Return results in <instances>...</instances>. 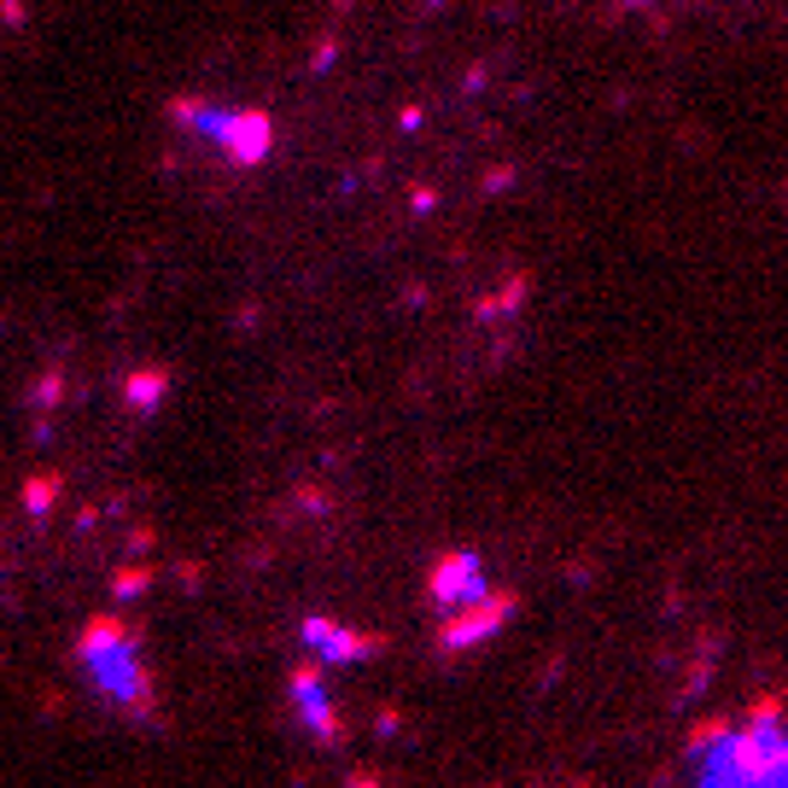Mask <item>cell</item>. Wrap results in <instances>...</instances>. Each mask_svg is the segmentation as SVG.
Here are the masks:
<instances>
[{
    "instance_id": "cell-1",
    "label": "cell",
    "mask_w": 788,
    "mask_h": 788,
    "mask_svg": "<svg viewBox=\"0 0 788 788\" xmlns=\"http://www.w3.org/2000/svg\"><path fill=\"white\" fill-rule=\"evenodd\" d=\"M169 117H176L181 129L204 134V141L239 169H257L269 152H275V124H269V111H222V106H204V99H169Z\"/></svg>"
},
{
    "instance_id": "cell-2",
    "label": "cell",
    "mask_w": 788,
    "mask_h": 788,
    "mask_svg": "<svg viewBox=\"0 0 788 788\" xmlns=\"http://www.w3.org/2000/svg\"><path fill=\"white\" fill-rule=\"evenodd\" d=\"M707 788H788V730H736L713 748Z\"/></svg>"
},
{
    "instance_id": "cell-3",
    "label": "cell",
    "mask_w": 788,
    "mask_h": 788,
    "mask_svg": "<svg viewBox=\"0 0 788 788\" xmlns=\"http://www.w3.org/2000/svg\"><path fill=\"white\" fill-rule=\"evenodd\" d=\"M77 672L89 678V690H94L99 701H111L124 718H152V713H158V690H152V666H146L141 631H134L129 643L106 648V655L77 660Z\"/></svg>"
},
{
    "instance_id": "cell-4",
    "label": "cell",
    "mask_w": 788,
    "mask_h": 788,
    "mask_svg": "<svg viewBox=\"0 0 788 788\" xmlns=\"http://www.w3.org/2000/svg\"><path fill=\"white\" fill-rule=\"evenodd\" d=\"M514 613H520V590H479L468 596V602H456L450 608V620L438 625V648L444 655H468V648H479L485 637H496Z\"/></svg>"
},
{
    "instance_id": "cell-5",
    "label": "cell",
    "mask_w": 788,
    "mask_h": 788,
    "mask_svg": "<svg viewBox=\"0 0 788 788\" xmlns=\"http://www.w3.org/2000/svg\"><path fill=\"white\" fill-rule=\"evenodd\" d=\"M304 648L321 660V666H363L374 655H386V631H351V625H339L328 620V613H310L304 620Z\"/></svg>"
},
{
    "instance_id": "cell-6",
    "label": "cell",
    "mask_w": 788,
    "mask_h": 788,
    "mask_svg": "<svg viewBox=\"0 0 788 788\" xmlns=\"http://www.w3.org/2000/svg\"><path fill=\"white\" fill-rule=\"evenodd\" d=\"M485 590V567H479L473 550H450L433 561V573H426V602L433 608H456L468 602V596Z\"/></svg>"
},
{
    "instance_id": "cell-7",
    "label": "cell",
    "mask_w": 788,
    "mask_h": 788,
    "mask_svg": "<svg viewBox=\"0 0 788 788\" xmlns=\"http://www.w3.org/2000/svg\"><path fill=\"white\" fill-rule=\"evenodd\" d=\"M134 620H124V613H94L89 625L77 631V643H71V660H89V655H106V648H117V643H129L134 637Z\"/></svg>"
},
{
    "instance_id": "cell-8",
    "label": "cell",
    "mask_w": 788,
    "mask_h": 788,
    "mask_svg": "<svg viewBox=\"0 0 788 788\" xmlns=\"http://www.w3.org/2000/svg\"><path fill=\"white\" fill-rule=\"evenodd\" d=\"M293 707H298V725L316 736L321 748H339L345 742V718H339V707L328 701V690H310V695H293Z\"/></svg>"
},
{
    "instance_id": "cell-9",
    "label": "cell",
    "mask_w": 788,
    "mask_h": 788,
    "mask_svg": "<svg viewBox=\"0 0 788 788\" xmlns=\"http://www.w3.org/2000/svg\"><path fill=\"white\" fill-rule=\"evenodd\" d=\"M164 391H169V374H164V368H134L129 380H124L129 415H152V409L164 403Z\"/></svg>"
},
{
    "instance_id": "cell-10",
    "label": "cell",
    "mask_w": 788,
    "mask_h": 788,
    "mask_svg": "<svg viewBox=\"0 0 788 788\" xmlns=\"http://www.w3.org/2000/svg\"><path fill=\"white\" fill-rule=\"evenodd\" d=\"M152 590V561H124V567L111 573V596L117 602H141Z\"/></svg>"
},
{
    "instance_id": "cell-11",
    "label": "cell",
    "mask_w": 788,
    "mask_h": 788,
    "mask_svg": "<svg viewBox=\"0 0 788 788\" xmlns=\"http://www.w3.org/2000/svg\"><path fill=\"white\" fill-rule=\"evenodd\" d=\"M725 736H730V718L725 713H701L695 725H690V736H683V753H713Z\"/></svg>"
},
{
    "instance_id": "cell-12",
    "label": "cell",
    "mask_w": 788,
    "mask_h": 788,
    "mask_svg": "<svg viewBox=\"0 0 788 788\" xmlns=\"http://www.w3.org/2000/svg\"><path fill=\"white\" fill-rule=\"evenodd\" d=\"M59 491H64V479L59 473H30V485H24V508L30 514H47L59 503Z\"/></svg>"
},
{
    "instance_id": "cell-13",
    "label": "cell",
    "mask_w": 788,
    "mask_h": 788,
    "mask_svg": "<svg viewBox=\"0 0 788 788\" xmlns=\"http://www.w3.org/2000/svg\"><path fill=\"white\" fill-rule=\"evenodd\" d=\"M777 725H783V695H760V701H748L742 730H777Z\"/></svg>"
},
{
    "instance_id": "cell-14",
    "label": "cell",
    "mask_w": 788,
    "mask_h": 788,
    "mask_svg": "<svg viewBox=\"0 0 788 788\" xmlns=\"http://www.w3.org/2000/svg\"><path fill=\"white\" fill-rule=\"evenodd\" d=\"M321 678H328V666H321L316 655L298 660L293 672H286V695H310V690H321Z\"/></svg>"
},
{
    "instance_id": "cell-15",
    "label": "cell",
    "mask_w": 788,
    "mask_h": 788,
    "mask_svg": "<svg viewBox=\"0 0 788 788\" xmlns=\"http://www.w3.org/2000/svg\"><path fill=\"white\" fill-rule=\"evenodd\" d=\"M345 788H386V777H380L374 765H356L351 777H345Z\"/></svg>"
},
{
    "instance_id": "cell-16",
    "label": "cell",
    "mask_w": 788,
    "mask_h": 788,
    "mask_svg": "<svg viewBox=\"0 0 788 788\" xmlns=\"http://www.w3.org/2000/svg\"><path fill=\"white\" fill-rule=\"evenodd\" d=\"M59 386H64L59 374H42V380H36V403H47V409H54V403H59Z\"/></svg>"
},
{
    "instance_id": "cell-17",
    "label": "cell",
    "mask_w": 788,
    "mask_h": 788,
    "mask_svg": "<svg viewBox=\"0 0 788 788\" xmlns=\"http://www.w3.org/2000/svg\"><path fill=\"white\" fill-rule=\"evenodd\" d=\"M398 725H403L398 707H380V718H374V730H380V736H398Z\"/></svg>"
}]
</instances>
